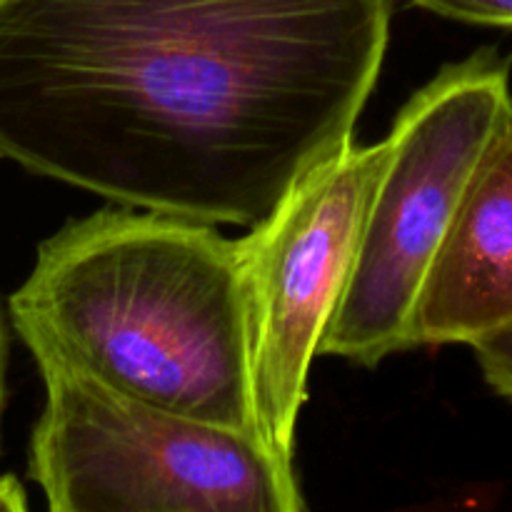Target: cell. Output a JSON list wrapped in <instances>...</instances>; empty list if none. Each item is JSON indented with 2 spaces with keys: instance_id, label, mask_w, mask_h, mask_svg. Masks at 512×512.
Segmentation results:
<instances>
[{
  "instance_id": "1",
  "label": "cell",
  "mask_w": 512,
  "mask_h": 512,
  "mask_svg": "<svg viewBox=\"0 0 512 512\" xmlns=\"http://www.w3.org/2000/svg\"><path fill=\"white\" fill-rule=\"evenodd\" d=\"M390 0H0V155L253 228L355 143Z\"/></svg>"
},
{
  "instance_id": "2",
  "label": "cell",
  "mask_w": 512,
  "mask_h": 512,
  "mask_svg": "<svg viewBox=\"0 0 512 512\" xmlns=\"http://www.w3.org/2000/svg\"><path fill=\"white\" fill-rule=\"evenodd\" d=\"M15 333L150 405L258 435L240 238L140 208L70 220L10 295Z\"/></svg>"
},
{
  "instance_id": "3",
  "label": "cell",
  "mask_w": 512,
  "mask_h": 512,
  "mask_svg": "<svg viewBox=\"0 0 512 512\" xmlns=\"http://www.w3.org/2000/svg\"><path fill=\"white\" fill-rule=\"evenodd\" d=\"M28 475L53 512H303L298 473L260 438L38 360Z\"/></svg>"
},
{
  "instance_id": "4",
  "label": "cell",
  "mask_w": 512,
  "mask_h": 512,
  "mask_svg": "<svg viewBox=\"0 0 512 512\" xmlns=\"http://www.w3.org/2000/svg\"><path fill=\"white\" fill-rule=\"evenodd\" d=\"M508 128L510 68L493 50L445 65L403 105L320 355L375 368L413 348L425 273L470 180Z\"/></svg>"
},
{
  "instance_id": "5",
  "label": "cell",
  "mask_w": 512,
  "mask_h": 512,
  "mask_svg": "<svg viewBox=\"0 0 512 512\" xmlns=\"http://www.w3.org/2000/svg\"><path fill=\"white\" fill-rule=\"evenodd\" d=\"M388 155V140L345 145L240 238L255 423L265 448L290 468L310 368L348 283Z\"/></svg>"
},
{
  "instance_id": "6",
  "label": "cell",
  "mask_w": 512,
  "mask_h": 512,
  "mask_svg": "<svg viewBox=\"0 0 512 512\" xmlns=\"http://www.w3.org/2000/svg\"><path fill=\"white\" fill-rule=\"evenodd\" d=\"M512 325V128L478 173L425 273L413 310V348L480 340Z\"/></svg>"
},
{
  "instance_id": "7",
  "label": "cell",
  "mask_w": 512,
  "mask_h": 512,
  "mask_svg": "<svg viewBox=\"0 0 512 512\" xmlns=\"http://www.w3.org/2000/svg\"><path fill=\"white\" fill-rule=\"evenodd\" d=\"M410 3L463 23L512 28V0H410Z\"/></svg>"
},
{
  "instance_id": "8",
  "label": "cell",
  "mask_w": 512,
  "mask_h": 512,
  "mask_svg": "<svg viewBox=\"0 0 512 512\" xmlns=\"http://www.w3.org/2000/svg\"><path fill=\"white\" fill-rule=\"evenodd\" d=\"M483 378L503 398L512 400V325L473 345Z\"/></svg>"
},
{
  "instance_id": "9",
  "label": "cell",
  "mask_w": 512,
  "mask_h": 512,
  "mask_svg": "<svg viewBox=\"0 0 512 512\" xmlns=\"http://www.w3.org/2000/svg\"><path fill=\"white\" fill-rule=\"evenodd\" d=\"M28 508V495L13 475H0V512H23Z\"/></svg>"
},
{
  "instance_id": "10",
  "label": "cell",
  "mask_w": 512,
  "mask_h": 512,
  "mask_svg": "<svg viewBox=\"0 0 512 512\" xmlns=\"http://www.w3.org/2000/svg\"><path fill=\"white\" fill-rule=\"evenodd\" d=\"M3 160V155H0ZM8 325H5L3 305H0V433H3V413H5V400H8Z\"/></svg>"
}]
</instances>
